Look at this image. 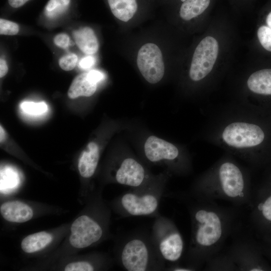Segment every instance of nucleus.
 <instances>
[{
    "label": "nucleus",
    "mask_w": 271,
    "mask_h": 271,
    "mask_svg": "<svg viewBox=\"0 0 271 271\" xmlns=\"http://www.w3.org/2000/svg\"><path fill=\"white\" fill-rule=\"evenodd\" d=\"M99 159L98 145L89 143L82 153L78 162V170L81 176L85 178L92 177L95 173Z\"/></svg>",
    "instance_id": "dca6fc26"
},
{
    "label": "nucleus",
    "mask_w": 271,
    "mask_h": 271,
    "mask_svg": "<svg viewBox=\"0 0 271 271\" xmlns=\"http://www.w3.org/2000/svg\"><path fill=\"white\" fill-rule=\"evenodd\" d=\"M163 183L147 182L123 193L117 200L119 213L122 217L159 215L158 209L163 196Z\"/></svg>",
    "instance_id": "20e7f679"
},
{
    "label": "nucleus",
    "mask_w": 271,
    "mask_h": 271,
    "mask_svg": "<svg viewBox=\"0 0 271 271\" xmlns=\"http://www.w3.org/2000/svg\"><path fill=\"white\" fill-rule=\"evenodd\" d=\"M77 56L74 54H69L61 57L59 60V65L65 71L74 69L77 62Z\"/></svg>",
    "instance_id": "a878e982"
},
{
    "label": "nucleus",
    "mask_w": 271,
    "mask_h": 271,
    "mask_svg": "<svg viewBox=\"0 0 271 271\" xmlns=\"http://www.w3.org/2000/svg\"><path fill=\"white\" fill-rule=\"evenodd\" d=\"M151 237L159 254L165 261L176 262L180 259L184 243L182 236L173 221L160 215L156 216Z\"/></svg>",
    "instance_id": "39448f33"
},
{
    "label": "nucleus",
    "mask_w": 271,
    "mask_h": 271,
    "mask_svg": "<svg viewBox=\"0 0 271 271\" xmlns=\"http://www.w3.org/2000/svg\"><path fill=\"white\" fill-rule=\"evenodd\" d=\"M95 63V59L91 56H87L82 58L79 63V67L83 69H88Z\"/></svg>",
    "instance_id": "c756f323"
},
{
    "label": "nucleus",
    "mask_w": 271,
    "mask_h": 271,
    "mask_svg": "<svg viewBox=\"0 0 271 271\" xmlns=\"http://www.w3.org/2000/svg\"><path fill=\"white\" fill-rule=\"evenodd\" d=\"M6 139V133L3 127L1 125L0 127V142H4Z\"/></svg>",
    "instance_id": "c9c22d12"
},
{
    "label": "nucleus",
    "mask_w": 271,
    "mask_h": 271,
    "mask_svg": "<svg viewBox=\"0 0 271 271\" xmlns=\"http://www.w3.org/2000/svg\"><path fill=\"white\" fill-rule=\"evenodd\" d=\"M19 31V25L13 22L0 19V34L5 35H15Z\"/></svg>",
    "instance_id": "393cba45"
},
{
    "label": "nucleus",
    "mask_w": 271,
    "mask_h": 271,
    "mask_svg": "<svg viewBox=\"0 0 271 271\" xmlns=\"http://www.w3.org/2000/svg\"><path fill=\"white\" fill-rule=\"evenodd\" d=\"M73 36L77 46L85 54H93L98 50V41L91 28H81L73 31Z\"/></svg>",
    "instance_id": "a211bd4d"
},
{
    "label": "nucleus",
    "mask_w": 271,
    "mask_h": 271,
    "mask_svg": "<svg viewBox=\"0 0 271 271\" xmlns=\"http://www.w3.org/2000/svg\"><path fill=\"white\" fill-rule=\"evenodd\" d=\"M269 186H271V185H270Z\"/></svg>",
    "instance_id": "58836bf2"
},
{
    "label": "nucleus",
    "mask_w": 271,
    "mask_h": 271,
    "mask_svg": "<svg viewBox=\"0 0 271 271\" xmlns=\"http://www.w3.org/2000/svg\"><path fill=\"white\" fill-rule=\"evenodd\" d=\"M70 244L78 248L88 247L100 239L103 229L98 222L87 215L77 218L71 227Z\"/></svg>",
    "instance_id": "9d476101"
},
{
    "label": "nucleus",
    "mask_w": 271,
    "mask_h": 271,
    "mask_svg": "<svg viewBox=\"0 0 271 271\" xmlns=\"http://www.w3.org/2000/svg\"><path fill=\"white\" fill-rule=\"evenodd\" d=\"M120 264L128 271L161 270L165 261L159 254L151 236L134 233L122 239L119 253Z\"/></svg>",
    "instance_id": "7ed1b4c3"
},
{
    "label": "nucleus",
    "mask_w": 271,
    "mask_h": 271,
    "mask_svg": "<svg viewBox=\"0 0 271 271\" xmlns=\"http://www.w3.org/2000/svg\"><path fill=\"white\" fill-rule=\"evenodd\" d=\"M52 239V235L48 232H37L24 238L21 243V247L27 253L36 252L45 247Z\"/></svg>",
    "instance_id": "aec40b11"
},
{
    "label": "nucleus",
    "mask_w": 271,
    "mask_h": 271,
    "mask_svg": "<svg viewBox=\"0 0 271 271\" xmlns=\"http://www.w3.org/2000/svg\"><path fill=\"white\" fill-rule=\"evenodd\" d=\"M94 267L87 261L74 262L68 264L65 267V271H92Z\"/></svg>",
    "instance_id": "bb28decb"
},
{
    "label": "nucleus",
    "mask_w": 271,
    "mask_h": 271,
    "mask_svg": "<svg viewBox=\"0 0 271 271\" xmlns=\"http://www.w3.org/2000/svg\"><path fill=\"white\" fill-rule=\"evenodd\" d=\"M219 52L217 40L211 36L203 38L196 46L191 61L188 76L194 83L208 80Z\"/></svg>",
    "instance_id": "423d86ee"
},
{
    "label": "nucleus",
    "mask_w": 271,
    "mask_h": 271,
    "mask_svg": "<svg viewBox=\"0 0 271 271\" xmlns=\"http://www.w3.org/2000/svg\"><path fill=\"white\" fill-rule=\"evenodd\" d=\"M113 16L127 22L132 19L140 9L141 0H107Z\"/></svg>",
    "instance_id": "f3484780"
},
{
    "label": "nucleus",
    "mask_w": 271,
    "mask_h": 271,
    "mask_svg": "<svg viewBox=\"0 0 271 271\" xmlns=\"http://www.w3.org/2000/svg\"><path fill=\"white\" fill-rule=\"evenodd\" d=\"M267 26L271 29V10L269 11L265 18Z\"/></svg>",
    "instance_id": "e433bc0d"
},
{
    "label": "nucleus",
    "mask_w": 271,
    "mask_h": 271,
    "mask_svg": "<svg viewBox=\"0 0 271 271\" xmlns=\"http://www.w3.org/2000/svg\"><path fill=\"white\" fill-rule=\"evenodd\" d=\"M189 210L192 232L188 258L197 266L216 255L230 231L233 216L213 200L195 198Z\"/></svg>",
    "instance_id": "f257e3e1"
},
{
    "label": "nucleus",
    "mask_w": 271,
    "mask_h": 271,
    "mask_svg": "<svg viewBox=\"0 0 271 271\" xmlns=\"http://www.w3.org/2000/svg\"><path fill=\"white\" fill-rule=\"evenodd\" d=\"M3 217L13 222H25L30 220L33 215L31 208L23 202L15 201L4 203L1 206Z\"/></svg>",
    "instance_id": "2eb2a0df"
},
{
    "label": "nucleus",
    "mask_w": 271,
    "mask_h": 271,
    "mask_svg": "<svg viewBox=\"0 0 271 271\" xmlns=\"http://www.w3.org/2000/svg\"><path fill=\"white\" fill-rule=\"evenodd\" d=\"M55 44L61 48L66 49L70 45L69 36L64 33H60L55 36L54 38Z\"/></svg>",
    "instance_id": "cd10ccee"
},
{
    "label": "nucleus",
    "mask_w": 271,
    "mask_h": 271,
    "mask_svg": "<svg viewBox=\"0 0 271 271\" xmlns=\"http://www.w3.org/2000/svg\"><path fill=\"white\" fill-rule=\"evenodd\" d=\"M87 77L92 82L97 83L103 79L104 75L99 71L93 70L87 73Z\"/></svg>",
    "instance_id": "c85d7f7f"
},
{
    "label": "nucleus",
    "mask_w": 271,
    "mask_h": 271,
    "mask_svg": "<svg viewBox=\"0 0 271 271\" xmlns=\"http://www.w3.org/2000/svg\"><path fill=\"white\" fill-rule=\"evenodd\" d=\"M114 179L118 184L131 188L140 187L149 182V177L144 166L130 157L123 159L119 163Z\"/></svg>",
    "instance_id": "f8f14e48"
},
{
    "label": "nucleus",
    "mask_w": 271,
    "mask_h": 271,
    "mask_svg": "<svg viewBox=\"0 0 271 271\" xmlns=\"http://www.w3.org/2000/svg\"><path fill=\"white\" fill-rule=\"evenodd\" d=\"M169 1H173V2L176 1V0H169Z\"/></svg>",
    "instance_id": "4c0bfd02"
},
{
    "label": "nucleus",
    "mask_w": 271,
    "mask_h": 271,
    "mask_svg": "<svg viewBox=\"0 0 271 271\" xmlns=\"http://www.w3.org/2000/svg\"><path fill=\"white\" fill-rule=\"evenodd\" d=\"M137 64L143 77L150 83L159 82L164 75L163 54L154 43H146L141 47L137 53Z\"/></svg>",
    "instance_id": "0eeeda50"
},
{
    "label": "nucleus",
    "mask_w": 271,
    "mask_h": 271,
    "mask_svg": "<svg viewBox=\"0 0 271 271\" xmlns=\"http://www.w3.org/2000/svg\"><path fill=\"white\" fill-rule=\"evenodd\" d=\"M144 152L147 159L152 163L166 160L174 162L180 169L185 168L181 163L179 149L173 144L155 136H150L146 141Z\"/></svg>",
    "instance_id": "9b49d317"
},
{
    "label": "nucleus",
    "mask_w": 271,
    "mask_h": 271,
    "mask_svg": "<svg viewBox=\"0 0 271 271\" xmlns=\"http://www.w3.org/2000/svg\"><path fill=\"white\" fill-rule=\"evenodd\" d=\"M231 4L237 8H244L249 6L253 0H230Z\"/></svg>",
    "instance_id": "473e14b6"
},
{
    "label": "nucleus",
    "mask_w": 271,
    "mask_h": 271,
    "mask_svg": "<svg viewBox=\"0 0 271 271\" xmlns=\"http://www.w3.org/2000/svg\"><path fill=\"white\" fill-rule=\"evenodd\" d=\"M8 71V67L6 61L1 58L0 60V77L1 78L6 75Z\"/></svg>",
    "instance_id": "72a5a7b5"
},
{
    "label": "nucleus",
    "mask_w": 271,
    "mask_h": 271,
    "mask_svg": "<svg viewBox=\"0 0 271 271\" xmlns=\"http://www.w3.org/2000/svg\"><path fill=\"white\" fill-rule=\"evenodd\" d=\"M257 36L263 48L271 52V29L266 26H260L257 30Z\"/></svg>",
    "instance_id": "b1692460"
},
{
    "label": "nucleus",
    "mask_w": 271,
    "mask_h": 271,
    "mask_svg": "<svg viewBox=\"0 0 271 271\" xmlns=\"http://www.w3.org/2000/svg\"><path fill=\"white\" fill-rule=\"evenodd\" d=\"M29 0H8L9 5L13 8H18L23 6Z\"/></svg>",
    "instance_id": "f704fd0d"
},
{
    "label": "nucleus",
    "mask_w": 271,
    "mask_h": 271,
    "mask_svg": "<svg viewBox=\"0 0 271 271\" xmlns=\"http://www.w3.org/2000/svg\"><path fill=\"white\" fill-rule=\"evenodd\" d=\"M214 0H176L173 3L179 18L184 21L196 19L208 12Z\"/></svg>",
    "instance_id": "ddd939ff"
},
{
    "label": "nucleus",
    "mask_w": 271,
    "mask_h": 271,
    "mask_svg": "<svg viewBox=\"0 0 271 271\" xmlns=\"http://www.w3.org/2000/svg\"><path fill=\"white\" fill-rule=\"evenodd\" d=\"M264 245L260 247L264 256L268 257L271 261V239L264 241Z\"/></svg>",
    "instance_id": "2f4dec72"
},
{
    "label": "nucleus",
    "mask_w": 271,
    "mask_h": 271,
    "mask_svg": "<svg viewBox=\"0 0 271 271\" xmlns=\"http://www.w3.org/2000/svg\"><path fill=\"white\" fill-rule=\"evenodd\" d=\"M205 269L208 270H237V266L228 252L212 257L207 261Z\"/></svg>",
    "instance_id": "412c9836"
},
{
    "label": "nucleus",
    "mask_w": 271,
    "mask_h": 271,
    "mask_svg": "<svg viewBox=\"0 0 271 271\" xmlns=\"http://www.w3.org/2000/svg\"><path fill=\"white\" fill-rule=\"evenodd\" d=\"M21 107L22 109L26 113L33 115L42 114L47 110V105L44 102L36 103L25 101L21 104Z\"/></svg>",
    "instance_id": "5701e85b"
},
{
    "label": "nucleus",
    "mask_w": 271,
    "mask_h": 271,
    "mask_svg": "<svg viewBox=\"0 0 271 271\" xmlns=\"http://www.w3.org/2000/svg\"><path fill=\"white\" fill-rule=\"evenodd\" d=\"M251 219L263 241L271 239V186L260 189L251 203Z\"/></svg>",
    "instance_id": "1a4fd4ad"
},
{
    "label": "nucleus",
    "mask_w": 271,
    "mask_h": 271,
    "mask_svg": "<svg viewBox=\"0 0 271 271\" xmlns=\"http://www.w3.org/2000/svg\"><path fill=\"white\" fill-rule=\"evenodd\" d=\"M97 83L92 82L87 77V73L77 75L73 80L68 91V96L74 99L79 96L89 97L96 90Z\"/></svg>",
    "instance_id": "6ab92c4d"
},
{
    "label": "nucleus",
    "mask_w": 271,
    "mask_h": 271,
    "mask_svg": "<svg viewBox=\"0 0 271 271\" xmlns=\"http://www.w3.org/2000/svg\"><path fill=\"white\" fill-rule=\"evenodd\" d=\"M249 172L226 153L196 180L193 197L224 200L237 205L252 203Z\"/></svg>",
    "instance_id": "f03ea898"
},
{
    "label": "nucleus",
    "mask_w": 271,
    "mask_h": 271,
    "mask_svg": "<svg viewBox=\"0 0 271 271\" xmlns=\"http://www.w3.org/2000/svg\"><path fill=\"white\" fill-rule=\"evenodd\" d=\"M169 270L173 271H192L195 270L197 267L193 265L184 266L182 265H174L167 268Z\"/></svg>",
    "instance_id": "7c9ffc66"
},
{
    "label": "nucleus",
    "mask_w": 271,
    "mask_h": 271,
    "mask_svg": "<svg viewBox=\"0 0 271 271\" xmlns=\"http://www.w3.org/2000/svg\"><path fill=\"white\" fill-rule=\"evenodd\" d=\"M228 253L236 265L237 270H271V266L265 259L260 247L239 242L232 246Z\"/></svg>",
    "instance_id": "6e6552de"
},
{
    "label": "nucleus",
    "mask_w": 271,
    "mask_h": 271,
    "mask_svg": "<svg viewBox=\"0 0 271 271\" xmlns=\"http://www.w3.org/2000/svg\"><path fill=\"white\" fill-rule=\"evenodd\" d=\"M245 88L247 94L250 93L252 96L271 95V69L252 72L246 79Z\"/></svg>",
    "instance_id": "4468645a"
},
{
    "label": "nucleus",
    "mask_w": 271,
    "mask_h": 271,
    "mask_svg": "<svg viewBox=\"0 0 271 271\" xmlns=\"http://www.w3.org/2000/svg\"><path fill=\"white\" fill-rule=\"evenodd\" d=\"M71 0H49L46 4L44 13L50 19H54L64 13L68 8Z\"/></svg>",
    "instance_id": "4be33fe9"
}]
</instances>
